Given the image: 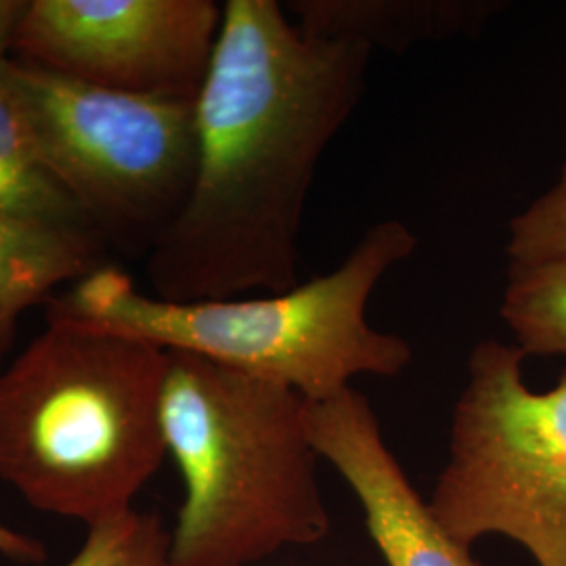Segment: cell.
I'll list each match as a JSON object with an SVG mask.
<instances>
[{"mask_svg":"<svg viewBox=\"0 0 566 566\" xmlns=\"http://www.w3.org/2000/svg\"><path fill=\"white\" fill-rule=\"evenodd\" d=\"M371 51L287 21L277 0H227L198 112V170L147 256L151 296L210 303L298 285L304 206L355 114Z\"/></svg>","mask_w":566,"mask_h":566,"instance_id":"cell-1","label":"cell"},{"mask_svg":"<svg viewBox=\"0 0 566 566\" xmlns=\"http://www.w3.org/2000/svg\"><path fill=\"white\" fill-rule=\"evenodd\" d=\"M418 243L403 221L386 219L367 227L325 275L280 294L210 303H168L142 292L118 266L102 264L51 298L46 322L189 353L290 386L315 403L340 395L359 376L395 378L411 364L409 343L369 324L367 304Z\"/></svg>","mask_w":566,"mask_h":566,"instance_id":"cell-2","label":"cell"},{"mask_svg":"<svg viewBox=\"0 0 566 566\" xmlns=\"http://www.w3.org/2000/svg\"><path fill=\"white\" fill-rule=\"evenodd\" d=\"M168 365L156 344L49 322L0 371V479L86 526L133 510L168 455Z\"/></svg>","mask_w":566,"mask_h":566,"instance_id":"cell-3","label":"cell"},{"mask_svg":"<svg viewBox=\"0 0 566 566\" xmlns=\"http://www.w3.org/2000/svg\"><path fill=\"white\" fill-rule=\"evenodd\" d=\"M168 359L164 437L185 486L170 566H252L325 539L303 395L189 353Z\"/></svg>","mask_w":566,"mask_h":566,"instance_id":"cell-4","label":"cell"},{"mask_svg":"<svg viewBox=\"0 0 566 566\" xmlns=\"http://www.w3.org/2000/svg\"><path fill=\"white\" fill-rule=\"evenodd\" d=\"M2 78L39 163L91 229L151 252L193 187L196 102L109 91L13 57Z\"/></svg>","mask_w":566,"mask_h":566,"instance_id":"cell-5","label":"cell"},{"mask_svg":"<svg viewBox=\"0 0 566 566\" xmlns=\"http://www.w3.org/2000/svg\"><path fill=\"white\" fill-rule=\"evenodd\" d=\"M525 359L516 344H474L428 504L464 547L504 535L537 566H566V374L533 390Z\"/></svg>","mask_w":566,"mask_h":566,"instance_id":"cell-6","label":"cell"},{"mask_svg":"<svg viewBox=\"0 0 566 566\" xmlns=\"http://www.w3.org/2000/svg\"><path fill=\"white\" fill-rule=\"evenodd\" d=\"M221 25L214 0H30L13 60L109 91L198 102Z\"/></svg>","mask_w":566,"mask_h":566,"instance_id":"cell-7","label":"cell"},{"mask_svg":"<svg viewBox=\"0 0 566 566\" xmlns=\"http://www.w3.org/2000/svg\"><path fill=\"white\" fill-rule=\"evenodd\" d=\"M306 418L315 451L364 507L386 566H481L413 489L365 395L350 386L332 399L308 401Z\"/></svg>","mask_w":566,"mask_h":566,"instance_id":"cell-8","label":"cell"},{"mask_svg":"<svg viewBox=\"0 0 566 566\" xmlns=\"http://www.w3.org/2000/svg\"><path fill=\"white\" fill-rule=\"evenodd\" d=\"M285 7L308 36L395 53L472 36L504 9L493 0H292Z\"/></svg>","mask_w":566,"mask_h":566,"instance_id":"cell-9","label":"cell"},{"mask_svg":"<svg viewBox=\"0 0 566 566\" xmlns=\"http://www.w3.org/2000/svg\"><path fill=\"white\" fill-rule=\"evenodd\" d=\"M97 266L93 231L32 221L0 210V353L13 343L21 315L51 303L67 282H81Z\"/></svg>","mask_w":566,"mask_h":566,"instance_id":"cell-10","label":"cell"},{"mask_svg":"<svg viewBox=\"0 0 566 566\" xmlns=\"http://www.w3.org/2000/svg\"><path fill=\"white\" fill-rule=\"evenodd\" d=\"M4 63V61H2ZM0 63V210L32 221L93 231L76 203L39 163ZM95 233V231H93Z\"/></svg>","mask_w":566,"mask_h":566,"instance_id":"cell-11","label":"cell"},{"mask_svg":"<svg viewBox=\"0 0 566 566\" xmlns=\"http://www.w3.org/2000/svg\"><path fill=\"white\" fill-rule=\"evenodd\" d=\"M500 315L528 355H566V264L507 263Z\"/></svg>","mask_w":566,"mask_h":566,"instance_id":"cell-12","label":"cell"},{"mask_svg":"<svg viewBox=\"0 0 566 566\" xmlns=\"http://www.w3.org/2000/svg\"><path fill=\"white\" fill-rule=\"evenodd\" d=\"M86 528L84 544L65 566H170V533L156 512L133 507Z\"/></svg>","mask_w":566,"mask_h":566,"instance_id":"cell-13","label":"cell"},{"mask_svg":"<svg viewBox=\"0 0 566 566\" xmlns=\"http://www.w3.org/2000/svg\"><path fill=\"white\" fill-rule=\"evenodd\" d=\"M507 263L566 264V154L558 179L507 224Z\"/></svg>","mask_w":566,"mask_h":566,"instance_id":"cell-14","label":"cell"},{"mask_svg":"<svg viewBox=\"0 0 566 566\" xmlns=\"http://www.w3.org/2000/svg\"><path fill=\"white\" fill-rule=\"evenodd\" d=\"M0 556L21 565H36L44 560L46 549L41 542L23 535L18 528L0 523Z\"/></svg>","mask_w":566,"mask_h":566,"instance_id":"cell-15","label":"cell"},{"mask_svg":"<svg viewBox=\"0 0 566 566\" xmlns=\"http://www.w3.org/2000/svg\"><path fill=\"white\" fill-rule=\"evenodd\" d=\"M30 0H0V63L13 53L15 34L28 11Z\"/></svg>","mask_w":566,"mask_h":566,"instance_id":"cell-16","label":"cell"}]
</instances>
